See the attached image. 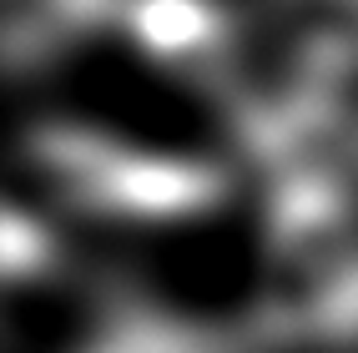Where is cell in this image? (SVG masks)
Instances as JSON below:
<instances>
[{
  "mask_svg": "<svg viewBox=\"0 0 358 353\" xmlns=\"http://www.w3.org/2000/svg\"><path fill=\"white\" fill-rule=\"evenodd\" d=\"M278 20L298 51L333 76L358 66V0H278Z\"/></svg>",
  "mask_w": 358,
  "mask_h": 353,
  "instance_id": "7a4b0ae2",
  "label": "cell"
},
{
  "mask_svg": "<svg viewBox=\"0 0 358 353\" xmlns=\"http://www.w3.org/2000/svg\"><path fill=\"white\" fill-rule=\"evenodd\" d=\"M116 6V0H6V45L15 61L45 51L71 31H86Z\"/></svg>",
  "mask_w": 358,
  "mask_h": 353,
  "instance_id": "277c9868",
  "label": "cell"
},
{
  "mask_svg": "<svg viewBox=\"0 0 358 353\" xmlns=\"http://www.w3.org/2000/svg\"><path fill=\"white\" fill-rule=\"evenodd\" d=\"M0 243H6V273L10 278H26L31 268L45 263V232L20 207H6V232H0Z\"/></svg>",
  "mask_w": 358,
  "mask_h": 353,
  "instance_id": "8992f818",
  "label": "cell"
},
{
  "mask_svg": "<svg viewBox=\"0 0 358 353\" xmlns=\"http://www.w3.org/2000/svg\"><path fill=\"white\" fill-rule=\"evenodd\" d=\"M31 157L61 197L101 212H127V217H187V212H207L227 192V177L207 161L147 157L76 127L36 131Z\"/></svg>",
  "mask_w": 358,
  "mask_h": 353,
  "instance_id": "6da1fadb",
  "label": "cell"
},
{
  "mask_svg": "<svg viewBox=\"0 0 358 353\" xmlns=\"http://www.w3.org/2000/svg\"><path fill=\"white\" fill-rule=\"evenodd\" d=\"M131 36L152 56H192L222 41V10L207 0H131L127 10Z\"/></svg>",
  "mask_w": 358,
  "mask_h": 353,
  "instance_id": "3957f363",
  "label": "cell"
},
{
  "mask_svg": "<svg viewBox=\"0 0 358 353\" xmlns=\"http://www.w3.org/2000/svg\"><path fill=\"white\" fill-rule=\"evenodd\" d=\"M91 353H212V348L172 323H122Z\"/></svg>",
  "mask_w": 358,
  "mask_h": 353,
  "instance_id": "5b68a950",
  "label": "cell"
}]
</instances>
